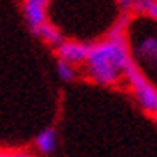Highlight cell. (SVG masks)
Wrapping results in <instances>:
<instances>
[{
	"label": "cell",
	"mask_w": 157,
	"mask_h": 157,
	"mask_svg": "<svg viewBox=\"0 0 157 157\" xmlns=\"http://www.w3.org/2000/svg\"><path fill=\"white\" fill-rule=\"evenodd\" d=\"M0 157H9V150L0 148Z\"/></svg>",
	"instance_id": "cell-12"
},
{
	"label": "cell",
	"mask_w": 157,
	"mask_h": 157,
	"mask_svg": "<svg viewBox=\"0 0 157 157\" xmlns=\"http://www.w3.org/2000/svg\"><path fill=\"white\" fill-rule=\"evenodd\" d=\"M138 55L147 60H155L157 57V39L155 37H147L143 39L138 46Z\"/></svg>",
	"instance_id": "cell-7"
},
{
	"label": "cell",
	"mask_w": 157,
	"mask_h": 157,
	"mask_svg": "<svg viewBox=\"0 0 157 157\" xmlns=\"http://www.w3.org/2000/svg\"><path fill=\"white\" fill-rule=\"evenodd\" d=\"M134 95H136V99H138V102H140V106L148 115L157 113V90L152 83H148L147 86H143L141 90L134 92Z\"/></svg>",
	"instance_id": "cell-4"
},
{
	"label": "cell",
	"mask_w": 157,
	"mask_h": 157,
	"mask_svg": "<svg viewBox=\"0 0 157 157\" xmlns=\"http://www.w3.org/2000/svg\"><path fill=\"white\" fill-rule=\"evenodd\" d=\"M85 64L88 78L99 85H117L120 81V72L109 64L102 43L90 44Z\"/></svg>",
	"instance_id": "cell-1"
},
{
	"label": "cell",
	"mask_w": 157,
	"mask_h": 157,
	"mask_svg": "<svg viewBox=\"0 0 157 157\" xmlns=\"http://www.w3.org/2000/svg\"><path fill=\"white\" fill-rule=\"evenodd\" d=\"M131 7L134 9L136 13H145L152 20L157 18V2H154V0H138V2H132Z\"/></svg>",
	"instance_id": "cell-8"
},
{
	"label": "cell",
	"mask_w": 157,
	"mask_h": 157,
	"mask_svg": "<svg viewBox=\"0 0 157 157\" xmlns=\"http://www.w3.org/2000/svg\"><path fill=\"white\" fill-rule=\"evenodd\" d=\"M34 30V34H36L37 37H41L44 43L51 44V46H58V44L64 41V36H62V32L53 25V23L46 21L43 23V25H39L37 29H32Z\"/></svg>",
	"instance_id": "cell-5"
},
{
	"label": "cell",
	"mask_w": 157,
	"mask_h": 157,
	"mask_svg": "<svg viewBox=\"0 0 157 157\" xmlns=\"http://www.w3.org/2000/svg\"><path fill=\"white\" fill-rule=\"evenodd\" d=\"M23 13L27 21L32 29H37L39 25L46 23L48 20V2L46 0H27L23 4Z\"/></svg>",
	"instance_id": "cell-3"
},
{
	"label": "cell",
	"mask_w": 157,
	"mask_h": 157,
	"mask_svg": "<svg viewBox=\"0 0 157 157\" xmlns=\"http://www.w3.org/2000/svg\"><path fill=\"white\" fill-rule=\"evenodd\" d=\"M129 20H131V14H129V13H124V14L117 20V23L109 29L108 39H113V37H125V29H127V25H129Z\"/></svg>",
	"instance_id": "cell-9"
},
{
	"label": "cell",
	"mask_w": 157,
	"mask_h": 157,
	"mask_svg": "<svg viewBox=\"0 0 157 157\" xmlns=\"http://www.w3.org/2000/svg\"><path fill=\"white\" fill-rule=\"evenodd\" d=\"M9 157H34L27 150H9Z\"/></svg>",
	"instance_id": "cell-11"
},
{
	"label": "cell",
	"mask_w": 157,
	"mask_h": 157,
	"mask_svg": "<svg viewBox=\"0 0 157 157\" xmlns=\"http://www.w3.org/2000/svg\"><path fill=\"white\" fill-rule=\"evenodd\" d=\"M88 50H90V44H86V43H79V41H62L57 46L58 62L69 64L71 67L85 64Z\"/></svg>",
	"instance_id": "cell-2"
},
{
	"label": "cell",
	"mask_w": 157,
	"mask_h": 157,
	"mask_svg": "<svg viewBox=\"0 0 157 157\" xmlns=\"http://www.w3.org/2000/svg\"><path fill=\"white\" fill-rule=\"evenodd\" d=\"M57 71H58V76L65 81H71L74 78V69H72L69 64H64V62H58L57 64Z\"/></svg>",
	"instance_id": "cell-10"
},
{
	"label": "cell",
	"mask_w": 157,
	"mask_h": 157,
	"mask_svg": "<svg viewBox=\"0 0 157 157\" xmlns=\"http://www.w3.org/2000/svg\"><path fill=\"white\" fill-rule=\"evenodd\" d=\"M36 145L39 152H43V154H51L55 147H57V131L53 127H48L44 129L41 134L36 138Z\"/></svg>",
	"instance_id": "cell-6"
}]
</instances>
